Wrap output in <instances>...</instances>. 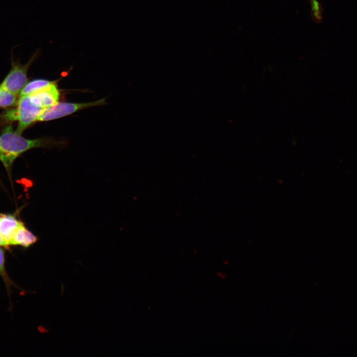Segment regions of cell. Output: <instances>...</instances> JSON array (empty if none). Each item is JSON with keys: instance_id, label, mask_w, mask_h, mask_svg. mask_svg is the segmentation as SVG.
Here are the masks:
<instances>
[{"instance_id": "obj_10", "label": "cell", "mask_w": 357, "mask_h": 357, "mask_svg": "<svg viewBox=\"0 0 357 357\" xmlns=\"http://www.w3.org/2000/svg\"><path fill=\"white\" fill-rule=\"evenodd\" d=\"M17 95L6 90L0 86V107L7 108L15 105Z\"/></svg>"}, {"instance_id": "obj_11", "label": "cell", "mask_w": 357, "mask_h": 357, "mask_svg": "<svg viewBox=\"0 0 357 357\" xmlns=\"http://www.w3.org/2000/svg\"><path fill=\"white\" fill-rule=\"evenodd\" d=\"M310 2L313 14L316 15L319 14L321 10L318 2L316 0H310Z\"/></svg>"}, {"instance_id": "obj_1", "label": "cell", "mask_w": 357, "mask_h": 357, "mask_svg": "<svg viewBox=\"0 0 357 357\" xmlns=\"http://www.w3.org/2000/svg\"><path fill=\"white\" fill-rule=\"evenodd\" d=\"M63 144V142L45 137L26 139L8 125L4 128L0 137V160L9 170L17 157L30 149L59 147Z\"/></svg>"}, {"instance_id": "obj_9", "label": "cell", "mask_w": 357, "mask_h": 357, "mask_svg": "<svg viewBox=\"0 0 357 357\" xmlns=\"http://www.w3.org/2000/svg\"><path fill=\"white\" fill-rule=\"evenodd\" d=\"M0 276L4 283L9 298H10L11 288H18L9 276L5 266V256L3 250L0 247Z\"/></svg>"}, {"instance_id": "obj_2", "label": "cell", "mask_w": 357, "mask_h": 357, "mask_svg": "<svg viewBox=\"0 0 357 357\" xmlns=\"http://www.w3.org/2000/svg\"><path fill=\"white\" fill-rule=\"evenodd\" d=\"M43 110L30 95L20 96L16 107L8 110L1 115V117L7 121L17 120L18 126L16 131L21 134L26 128L37 121Z\"/></svg>"}, {"instance_id": "obj_4", "label": "cell", "mask_w": 357, "mask_h": 357, "mask_svg": "<svg viewBox=\"0 0 357 357\" xmlns=\"http://www.w3.org/2000/svg\"><path fill=\"white\" fill-rule=\"evenodd\" d=\"M105 99L87 103L58 102L56 104L44 109L37 121H49L61 118L72 114L79 110L105 104Z\"/></svg>"}, {"instance_id": "obj_8", "label": "cell", "mask_w": 357, "mask_h": 357, "mask_svg": "<svg viewBox=\"0 0 357 357\" xmlns=\"http://www.w3.org/2000/svg\"><path fill=\"white\" fill-rule=\"evenodd\" d=\"M55 83L56 81H50L44 79H35L27 82L19 95L24 96L31 94Z\"/></svg>"}, {"instance_id": "obj_6", "label": "cell", "mask_w": 357, "mask_h": 357, "mask_svg": "<svg viewBox=\"0 0 357 357\" xmlns=\"http://www.w3.org/2000/svg\"><path fill=\"white\" fill-rule=\"evenodd\" d=\"M38 237L28 230L22 223L15 230L10 241V245H20L29 247L35 243Z\"/></svg>"}, {"instance_id": "obj_5", "label": "cell", "mask_w": 357, "mask_h": 357, "mask_svg": "<svg viewBox=\"0 0 357 357\" xmlns=\"http://www.w3.org/2000/svg\"><path fill=\"white\" fill-rule=\"evenodd\" d=\"M30 95L37 103L45 109L59 102L60 92L55 83Z\"/></svg>"}, {"instance_id": "obj_7", "label": "cell", "mask_w": 357, "mask_h": 357, "mask_svg": "<svg viewBox=\"0 0 357 357\" xmlns=\"http://www.w3.org/2000/svg\"><path fill=\"white\" fill-rule=\"evenodd\" d=\"M23 223L10 214L0 215V234L10 245L12 236Z\"/></svg>"}, {"instance_id": "obj_3", "label": "cell", "mask_w": 357, "mask_h": 357, "mask_svg": "<svg viewBox=\"0 0 357 357\" xmlns=\"http://www.w3.org/2000/svg\"><path fill=\"white\" fill-rule=\"evenodd\" d=\"M38 49L32 55L29 61L22 64L19 60L14 61L12 56L11 68L1 82L0 86L6 90L17 95L27 83V71L40 53Z\"/></svg>"}, {"instance_id": "obj_12", "label": "cell", "mask_w": 357, "mask_h": 357, "mask_svg": "<svg viewBox=\"0 0 357 357\" xmlns=\"http://www.w3.org/2000/svg\"><path fill=\"white\" fill-rule=\"evenodd\" d=\"M9 244L3 238L2 236L0 234V246L8 247Z\"/></svg>"}]
</instances>
